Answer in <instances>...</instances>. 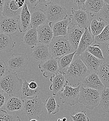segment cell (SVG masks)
Returning <instances> with one entry per match:
<instances>
[{
	"mask_svg": "<svg viewBox=\"0 0 109 121\" xmlns=\"http://www.w3.org/2000/svg\"><path fill=\"white\" fill-rule=\"evenodd\" d=\"M51 84L50 90L52 91L53 95H59L62 92L68 82L65 77L61 73H58L53 76L50 77Z\"/></svg>",
	"mask_w": 109,
	"mask_h": 121,
	"instance_id": "15",
	"label": "cell"
},
{
	"mask_svg": "<svg viewBox=\"0 0 109 121\" xmlns=\"http://www.w3.org/2000/svg\"><path fill=\"white\" fill-rule=\"evenodd\" d=\"M40 92V88L38 87L36 90H32L28 85V82L25 79L23 86L21 90V98L23 100L26 99H32L38 96Z\"/></svg>",
	"mask_w": 109,
	"mask_h": 121,
	"instance_id": "28",
	"label": "cell"
},
{
	"mask_svg": "<svg viewBox=\"0 0 109 121\" xmlns=\"http://www.w3.org/2000/svg\"><path fill=\"white\" fill-rule=\"evenodd\" d=\"M99 19L104 20L109 25V5L105 3L103 9L98 15Z\"/></svg>",
	"mask_w": 109,
	"mask_h": 121,
	"instance_id": "37",
	"label": "cell"
},
{
	"mask_svg": "<svg viewBox=\"0 0 109 121\" xmlns=\"http://www.w3.org/2000/svg\"><path fill=\"white\" fill-rule=\"evenodd\" d=\"M99 47L103 52L105 61L109 63V42L100 44Z\"/></svg>",
	"mask_w": 109,
	"mask_h": 121,
	"instance_id": "38",
	"label": "cell"
},
{
	"mask_svg": "<svg viewBox=\"0 0 109 121\" xmlns=\"http://www.w3.org/2000/svg\"><path fill=\"white\" fill-rule=\"evenodd\" d=\"M45 107L47 109L48 115L56 114L59 112L60 106L56 103L54 95L49 96L45 103Z\"/></svg>",
	"mask_w": 109,
	"mask_h": 121,
	"instance_id": "30",
	"label": "cell"
},
{
	"mask_svg": "<svg viewBox=\"0 0 109 121\" xmlns=\"http://www.w3.org/2000/svg\"><path fill=\"white\" fill-rule=\"evenodd\" d=\"M91 73L81 60L80 56L75 55L71 65L64 76L68 84L73 86H78L80 85V82H82Z\"/></svg>",
	"mask_w": 109,
	"mask_h": 121,
	"instance_id": "1",
	"label": "cell"
},
{
	"mask_svg": "<svg viewBox=\"0 0 109 121\" xmlns=\"http://www.w3.org/2000/svg\"><path fill=\"white\" fill-rule=\"evenodd\" d=\"M8 67L7 64L3 60L1 59L0 60V78L6 76L9 71L8 69Z\"/></svg>",
	"mask_w": 109,
	"mask_h": 121,
	"instance_id": "39",
	"label": "cell"
},
{
	"mask_svg": "<svg viewBox=\"0 0 109 121\" xmlns=\"http://www.w3.org/2000/svg\"><path fill=\"white\" fill-rule=\"evenodd\" d=\"M28 85L32 90H36L39 87L37 83L33 79H32L29 82H28Z\"/></svg>",
	"mask_w": 109,
	"mask_h": 121,
	"instance_id": "43",
	"label": "cell"
},
{
	"mask_svg": "<svg viewBox=\"0 0 109 121\" xmlns=\"http://www.w3.org/2000/svg\"><path fill=\"white\" fill-rule=\"evenodd\" d=\"M101 81L105 88H109V63L104 61L97 72Z\"/></svg>",
	"mask_w": 109,
	"mask_h": 121,
	"instance_id": "29",
	"label": "cell"
},
{
	"mask_svg": "<svg viewBox=\"0 0 109 121\" xmlns=\"http://www.w3.org/2000/svg\"><path fill=\"white\" fill-rule=\"evenodd\" d=\"M24 101L17 96H10L4 106V110L8 112L20 111L23 109Z\"/></svg>",
	"mask_w": 109,
	"mask_h": 121,
	"instance_id": "22",
	"label": "cell"
},
{
	"mask_svg": "<svg viewBox=\"0 0 109 121\" xmlns=\"http://www.w3.org/2000/svg\"><path fill=\"white\" fill-rule=\"evenodd\" d=\"M72 14L69 15L72 26H78L83 29L90 28L95 16L85 10L72 9Z\"/></svg>",
	"mask_w": 109,
	"mask_h": 121,
	"instance_id": "6",
	"label": "cell"
},
{
	"mask_svg": "<svg viewBox=\"0 0 109 121\" xmlns=\"http://www.w3.org/2000/svg\"><path fill=\"white\" fill-rule=\"evenodd\" d=\"M62 121H67V118L65 117H63L62 119Z\"/></svg>",
	"mask_w": 109,
	"mask_h": 121,
	"instance_id": "48",
	"label": "cell"
},
{
	"mask_svg": "<svg viewBox=\"0 0 109 121\" xmlns=\"http://www.w3.org/2000/svg\"><path fill=\"white\" fill-rule=\"evenodd\" d=\"M23 82L19 78L16 72L9 71L8 73L0 79V90L4 91L10 96L14 95L21 90Z\"/></svg>",
	"mask_w": 109,
	"mask_h": 121,
	"instance_id": "3",
	"label": "cell"
},
{
	"mask_svg": "<svg viewBox=\"0 0 109 121\" xmlns=\"http://www.w3.org/2000/svg\"><path fill=\"white\" fill-rule=\"evenodd\" d=\"M86 51L98 59L105 61L103 53L99 47V45L95 44L93 46H90L87 49Z\"/></svg>",
	"mask_w": 109,
	"mask_h": 121,
	"instance_id": "34",
	"label": "cell"
},
{
	"mask_svg": "<svg viewBox=\"0 0 109 121\" xmlns=\"http://www.w3.org/2000/svg\"><path fill=\"white\" fill-rule=\"evenodd\" d=\"M49 49L52 56L55 59L76 51L66 37L63 36L53 37L49 45Z\"/></svg>",
	"mask_w": 109,
	"mask_h": 121,
	"instance_id": "2",
	"label": "cell"
},
{
	"mask_svg": "<svg viewBox=\"0 0 109 121\" xmlns=\"http://www.w3.org/2000/svg\"><path fill=\"white\" fill-rule=\"evenodd\" d=\"M85 29L78 26H71L68 28L66 38L71 45L76 51L81 39L85 32Z\"/></svg>",
	"mask_w": 109,
	"mask_h": 121,
	"instance_id": "13",
	"label": "cell"
},
{
	"mask_svg": "<svg viewBox=\"0 0 109 121\" xmlns=\"http://www.w3.org/2000/svg\"><path fill=\"white\" fill-rule=\"evenodd\" d=\"M43 76L46 78L52 77L60 73L58 60L52 57L49 60L40 62L38 65Z\"/></svg>",
	"mask_w": 109,
	"mask_h": 121,
	"instance_id": "11",
	"label": "cell"
},
{
	"mask_svg": "<svg viewBox=\"0 0 109 121\" xmlns=\"http://www.w3.org/2000/svg\"><path fill=\"white\" fill-rule=\"evenodd\" d=\"M22 9L17 6L16 0H6L1 15L18 20Z\"/></svg>",
	"mask_w": 109,
	"mask_h": 121,
	"instance_id": "19",
	"label": "cell"
},
{
	"mask_svg": "<svg viewBox=\"0 0 109 121\" xmlns=\"http://www.w3.org/2000/svg\"><path fill=\"white\" fill-rule=\"evenodd\" d=\"M0 121H20V119L18 116L9 114L5 110H1Z\"/></svg>",
	"mask_w": 109,
	"mask_h": 121,
	"instance_id": "36",
	"label": "cell"
},
{
	"mask_svg": "<svg viewBox=\"0 0 109 121\" xmlns=\"http://www.w3.org/2000/svg\"><path fill=\"white\" fill-rule=\"evenodd\" d=\"M85 88H90L101 91L105 88L97 73H93L87 76L82 82V85Z\"/></svg>",
	"mask_w": 109,
	"mask_h": 121,
	"instance_id": "18",
	"label": "cell"
},
{
	"mask_svg": "<svg viewBox=\"0 0 109 121\" xmlns=\"http://www.w3.org/2000/svg\"><path fill=\"white\" fill-rule=\"evenodd\" d=\"M31 13V27L36 29L39 27L45 24L47 21V15L43 10L38 8L30 9Z\"/></svg>",
	"mask_w": 109,
	"mask_h": 121,
	"instance_id": "17",
	"label": "cell"
},
{
	"mask_svg": "<svg viewBox=\"0 0 109 121\" xmlns=\"http://www.w3.org/2000/svg\"><path fill=\"white\" fill-rule=\"evenodd\" d=\"M0 32L9 35H14L19 31L18 20L0 15Z\"/></svg>",
	"mask_w": 109,
	"mask_h": 121,
	"instance_id": "10",
	"label": "cell"
},
{
	"mask_svg": "<svg viewBox=\"0 0 109 121\" xmlns=\"http://www.w3.org/2000/svg\"><path fill=\"white\" fill-rule=\"evenodd\" d=\"M109 42V25H107L99 35L95 36L94 42L97 44L100 45Z\"/></svg>",
	"mask_w": 109,
	"mask_h": 121,
	"instance_id": "33",
	"label": "cell"
},
{
	"mask_svg": "<svg viewBox=\"0 0 109 121\" xmlns=\"http://www.w3.org/2000/svg\"><path fill=\"white\" fill-rule=\"evenodd\" d=\"M49 23L57 22L67 18V12L66 8L62 5L52 2L45 11Z\"/></svg>",
	"mask_w": 109,
	"mask_h": 121,
	"instance_id": "8",
	"label": "cell"
},
{
	"mask_svg": "<svg viewBox=\"0 0 109 121\" xmlns=\"http://www.w3.org/2000/svg\"><path fill=\"white\" fill-rule=\"evenodd\" d=\"M80 93V85L73 87L67 85L59 96L63 103L70 106H74L79 103Z\"/></svg>",
	"mask_w": 109,
	"mask_h": 121,
	"instance_id": "9",
	"label": "cell"
},
{
	"mask_svg": "<svg viewBox=\"0 0 109 121\" xmlns=\"http://www.w3.org/2000/svg\"><path fill=\"white\" fill-rule=\"evenodd\" d=\"M22 41L25 45L33 49L40 43L36 29L31 28L24 32L22 36Z\"/></svg>",
	"mask_w": 109,
	"mask_h": 121,
	"instance_id": "23",
	"label": "cell"
},
{
	"mask_svg": "<svg viewBox=\"0 0 109 121\" xmlns=\"http://www.w3.org/2000/svg\"><path fill=\"white\" fill-rule=\"evenodd\" d=\"M85 2H86V0H74V2L75 5H76L79 8V9H82V10H85L84 6H85Z\"/></svg>",
	"mask_w": 109,
	"mask_h": 121,
	"instance_id": "42",
	"label": "cell"
},
{
	"mask_svg": "<svg viewBox=\"0 0 109 121\" xmlns=\"http://www.w3.org/2000/svg\"><path fill=\"white\" fill-rule=\"evenodd\" d=\"M99 106L105 112H109V88L105 87L101 91Z\"/></svg>",
	"mask_w": 109,
	"mask_h": 121,
	"instance_id": "32",
	"label": "cell"
},
{
	"mask_svg": "<svg viewBox=\"0 0 109 121\" xmlns=\"http://www.w3.org/2000/svg\"><path fill=\"white\" fill-rule=\"evenodd\" d=\"M76 52L64 56L59 58L57 59L58 60L59 72L63 75L71 65L74 57L76 54Z\"/></svg>",
	"mask_w": 109,
	"mask_h": 121,
	"instance_id": "27",
	"label": "cell"
},
{
	"mask_svg": "<svg viewBox=\"0 0 109 121\" xmlns=\"http://www.w3.org/2000/svg\"><path fill=\"white\" fill-rule=\"evenodd\" d=\"M32 58L36 61L43 62L52 57L49 51V45L39 43L32 49Z\"/></svg>",
	"mask_w": 109,
	"mask_h": 121,
	"instance_id": "14",
	"label": "cell"
},
{
	"mask_svg": "<svg viewBox=\"0 0 109 121\" xmlns=\"http://www.w3.org/2000/svg\"><path fill=\"white\" fill-rule=\"evenodd\" d=\"M101 93V91L85 88L81 85L79 103L88 109L93 110L100 104Z\"/></svg>",
	"mask_w": 109,
	"mask_h": 121,
	"instance_id": "4",
	"label": "cell"
},
{
	"mask_svg": "<svg viewBox=\"0 0 109 121\" xmlns=\"http://www.w3.org/2000/svg\"><path fill=\"white\" fill-rule=\"evenodd\" d=\"M103 0H86L84 6L85 10L96 16L99 15L104 5Z\"/></svg>",
	"mask_w": 109,
	"mask_h": 121,
	"instance_id": "24",
	"label": "cell"
},
{
	"mask_svg": "<svg viewBox=\"0 0 109 121\" xmlns=\"http://www.w3.org/2000/svg\"><path fill=\"white\" fill-rule=\"evenodd\" d=\"M18 25L21 33L26 32L31 26V13L26 1L18 19Z\"/></svg>",
	"mask_w": 109,
	"mask_h": 121,
	"instance_id": "20",
	"label": "cell"
},
{
	"mask_svg": "<svg viewBox=\"0 0 109 121\" xmlns=\"http://www.w3.org/2000/svg\"><path fill=\"white\" fill-rule=\"evenodd\" d=\"M57 121H62V119H58Z\"/></svg>",
	"mask_w": 109,
	"mask_h": 121,
	"instance_id": "50",
	"label": "cell"
},
{
	"mask_svg": "<svg viewBox=\"0 0 109 121\" xmlns=\"http://www.w3.org/2000/svg\"><path fill=\"white\" fill-rule=\"evenodd\" d=\"M23 110L29 120L38 119L44 109L45 104L39 97L24 100Z\"/></svg>",
	"mask_w": 109,
	"mask_h": 121,
	"instance_id": "5",
	"label": "cell"
},
{
	"mask_svg": "<svg viewBox=\"0 0 109 121\" xmlns=\"http://www.w3.org/2000/svg\"><path fill=\"white\" fill-rule=\"evenodd\" d=\"M70 117L72 121H90L85 110L70 114Z\"/></svg>",
	"mask_w": 109,
	"mask_h": 121,
	"instance_id": "35",
	"label": "cell"
},
{
	"mask_svg": "<svg viewBox=\"0 0 109 121\" xmlns=\"http://www.w3.org/2000/svg\"><path fill=\"white\" fill-rule=\"evenodd\" d=\"M105 3L109 5V0H104Z\"/></svg>",
	"mask_w": 109,
	"mask_h": 121,
	"instance_id": "47",
	"label": "cell"
},
{
	"mask_svg": "<svg viewBox=\"0 0 109 121\" xmlns=\"http://www.w3.org/2000/svg\"><path fill=\"white\" fill-rule=\"evenodd\" d=\"M16 3L17 5V6L21 9H22L23 7H24L25 2H26V0H16Z\"/></svg>",
	"mask_w": 109,
	"mask_h": 121,
	"instance_id": "45",
	"label": "cell"
},
{
	"mask_svg": "<svg viewBox=\"0 0 109 121\" xmlns=\"http://www.w3.org/2000/svg\"><path fill=\"white\" fill-rule=\"evenodd\" d=\"M30 121H38L37 119H32V120H30Z\"/></svg>",
	"mask_w": 109,
	"mask_h": 121,
	"instance_id": "49",
	"label": "cell"
},
{
	"mask_svg": "<svg viewBox=\"0 0 109 121\" xmlns=\"http://www.w3.org/2000/svg\"><path fill=\"white\" fill-rule=\"evenodd\" d=\"M94 41L95 36L92 34L90 28L85 29V32L81 38L75 55L80 56L83 53L86 51L88 47L91 46Z\"/></svg>",
	"mask_w": 109,
	"mask_h": 121,
	"instance_id": "21",
	"label": "cell"
},
{
	"mask_svg": "<svg viewBox=\"0 0 109 121\" xmlns=\"http://www.w3.org/2000/svg\"><path fill=\"white\" fill-rule=\"evenodd\" d=\"M15 43L11 35L0 33V51L9 53L14 48Z\"/></svg>",
	"mask_w": 109,
	"mask_h": 121,
	"instance_id": "26",
	"label": "cell"
},
{
	"mask_svg": "<svg viewBox=\"0 0 109 121\" xmlns=\"http://www.w3.org/2000/svg\"><path fill=\"white\" fill-rule=\"evenodd\" d=\"M51 23L41 25L36 29L40 43L49 45L54 37Z\"/></svg>",
	"mask_w": 109,
	"mask_h": 121,
	"instance_id": "16",
	"label": "cell"
},
{
	"mask_svg": "<svg viewBox=\"0 0 109 121\" xmlns=\"http://www.w3.org/2000/svg\"><path fill=\"white\" fill-rule=\"evenodd\" d=\"M80 58L91 73H97L101 65L104 61L95 57L87 51H85L80 56Z\"/></svg>",
	"mask_w": 109,
	"mask_h": 121,
	"instance_id": "12",
	"label": "cell"
},
{
	"mask_svg": "<svg viewBox=\"0 0 109 121\" xmlns=\"http://www.w3.org/2000/svg\"><path fill=\"white\" fill-rule=\"evenodd\" d=\"M10 96L4 91L0 90V108L4 107Z\"/></svg>",
	"mask_w": 109,
	"mask_h": 121,
	"instance_id": "40",
	"label": "cell"
},
{
	"mask_svg": "<svg viewBox=\"0 0 109 121\" xmlns=\"http://www.w3.org/2000/svg\"><path fill=\"white\" fill-rule=\"evenodd\" d=\"M71 19L67 18L65 20L56 22L52 27L54 37L58 36H66L68 26L70 25Z\"/></svg>",
	"mask_w": 109,
	"mask_h": 121,
	"instance_id": "25",
	"label": "cell"
},
{
	"mask_svg": "<svg viewBox=\"0 0 109 121\" xmlns=\"http://www.w3.org/2000/svg\"><path fill=\"white\" fill-rule=\"evenodd\" d=\"M39 4L42 6H48L49 5H50L52 1L51 0H38Z\"/></svg>",
	"mask_w": 109,
	"mask_h": 121,
	"instance_id": "44",
	"label": "cell"
},
{
	"mask_svg": "<svg viewBox=\"0 0 109 121\" xmlns=\"http://www.w3.org/2000/svg\"><path fill=\"white\" fill-rule=\"evenodd\" d=\"M5 2V0H0V15L2 14V12L3 9V8L4 6Z\"/></svg>",
	"mask_w": 109,
	"mask_h": 121,
	"instance_id": "46",
	"label": "cell"
},
{
	"mask_svg": "<svg viewBox=\"0 0 109 121\" xmlns=\"http://www.w3.org/2000/svg\"><path fill=\"white\" fill-rule=\"evenodd\" d=\"M26 1L27 3L28 8H30V9L35 8L37 4H39L38 0H28Z\"/></svg>",
	"mask_w": 109,
	"mask_h": 121,
	"instance_id": "41",
	"label": "cell"
},
{
	"mask_svg": "<svg viewBox=\"0 0 109 121\" xmlns=\"http://www.w3.org/2000/svg\"><path fill=\"white\" fill-rule=\"evenodd\" d=\"M28 64V58L26 54H13L7 60L8 70L13 72L24 71Z\"/></svg>",
	"mask_w": 109,
	"mask_h": 121,
	"instance_id": "7",
	"label": "cell"
},
{
	"mask_svg": "<svg viewBox=\"0 0 109 121\" xmlns=\"http://www.w3.org/2000/svg\"><path fill=\"white\" fill-rule=\"evenodd\" d=\"M107 25L102 19H99V21H97L94 18L91 23L90 29L92 34L95 36H96L99 35L103 32Z\"/></svg>",
	"mask_w": 109,
	"mask_h": 121,
	"instance_id": "31",
	"label": "cell"
},
{
	"mask_svg": "<svg viewBox=\"0 0 109 121\" xmlns=\"http://www.w3.org/2000/svg\"></svg>",
	"mask_w": 109,
	"mask_h": 121,
	"instance_id": "51",
	"label": "cell"
}]
</instances>
